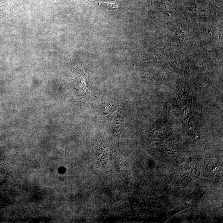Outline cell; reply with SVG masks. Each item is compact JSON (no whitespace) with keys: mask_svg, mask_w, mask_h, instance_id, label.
Listing matches in <instances>:
<instances>
[{"mask_svg":"<svg viewBox=\"0 0 223 223\" xmlns=\"http://www.w3.org/2000/svg\"><path fill=\"white\" fill-rule=\"evenodd\" d=\"M89 6L91 7H96L98 6L105 7L108 10H114L119 8V3L117 1H98L97 0H87Z\"/></svg>","mask_w":223,"mask_h":223,"instance_id":"6da1fadb","label":"cell"}]
</instances>
